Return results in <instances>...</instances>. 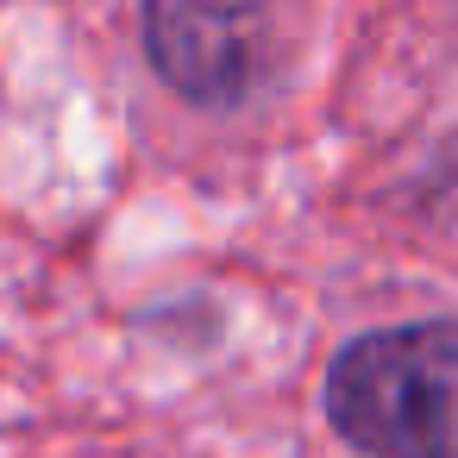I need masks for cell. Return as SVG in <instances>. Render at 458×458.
Wrapping results in <instances>:
<instances>
[{
	"label": "cell",
	"mask_w": 458,
	"mask_h": 458,
	"mask_svg": "<svg viewBox=\"0 0 458 458\" xmlns=\"http://www.w3.org/2000/svg\"><path fill=\"white\" fill-rule=\"evenodd\" d=\"M320 408L364 458H458V320H402L333 352Z\"/></svg>",
	"instance_id": "obj_1"
},
{
	"label": "cell",
	"mask_w": 458,
	"mask_h": 458,
	"mask_svg": "<svg viewBox=\"0 0 458 458\" xmlns=\"http://www.w3.org/2000/svg\"><path fill=\"white\" fill-rule=\"evenodd\" d=\"M145 57L164 89L189 107H239L258 89V32L270 26L258 7H145Z\"/></svg>",
	"instance_id": "obj_2"
}]
</instances>
